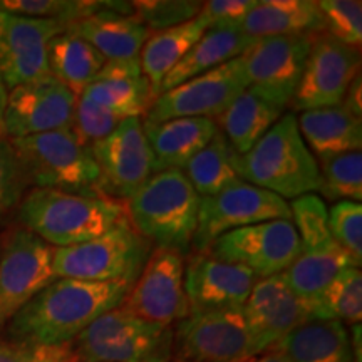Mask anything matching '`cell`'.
<instances>
[{"label": "cell", "instance_id": "cell-1", "mask_svg": "<svg viewBox=\"0 0 362 362\" xmlns=\"http://www.w3.org/2000/svg\"><path fill=\"white\" fill-rule=\"evenodd\" d=\"M131 284L56 279L8 322L13 341L29 346L71 344L94 320L117 309Z\"/></svg>", "mask_w": 362, "mask_h": 362}, {"label": "cell", "instance_id": "cell-2", "mask_svg": "<svg viewBox=\"0 0 362 362\" xmlns=\"http://www.w3.org/2000/svg\"><path fill=\"white\" fill-rule=\"evenodd\" d=\"M123 216L126 203L103 194L33 188L19 203L22 228L56 248L89 242Z\"/></svg>", "mask_w": 362, "mask_h": 362}, {"label": "cell", "instance_id": "cell-3", "mask_svg": "<svg viewBox=\"0 0 362 362\" xmlns=\"http://www.w3.org/2000/svg\"><path fill=\"white\" fill-rule=\"evenodd\" d=\"M202 197L180 170L158 171L126 203L136 230L158 248L192 250Z\"/></svg>", "mask_w": 362, "mask_h": 362}, {"label": "cell", "instance_id": "cell-4", "mask_svg": "<svg viewBox=\"0 0 362 362\" xmlns=\"http://www.w3.org/2000/svg\"><path fill=\"white\" fill-rule=\"evenodd\" d=\"M240 175L247 183L284 200L320 192L319 163L307 148L292 112L280 117L247 155L240 156Z\"/></svg>", "mask_w": 362, "mask_h": 362}, {"label": "cell", "instance_id": "cell-5", "mask_svg": "<svg viewBox=\"0 0 362 362\" xmlns=\"http://www.w3.org/2000/svg\"><path fill=\"white\" fill-rule=\"evenodd\" d=\"M71 347L76 362H171L175 330L117 307L94 320Z\"/></svg>", "mask_w": 362, "mask_h": 362}, {"label": "cell", "instance_id": "cell-6", "mask_svg": "<svg viewBox=\"0 0 362 362\" xmlns=\"http://www.w3.org/2000/svg\"><path fill=\"white\" fill-rule=\"evenodd\" d=\"M151 247L153 243L134 228L126 215L107 232L89 242L54 248L52 272L56 279L133 285L146 264Z\"/></svg>", "mask_w": 362, "mask_h": 362}, {"label": "cell", "instance_id": "cell-7", "mask_svg": "<svg viewBox=\"0 0 362 362\" xmlns=\"http://www.w3.org/2000/svg\"><path fill=\"white\" fill-rule=\"evenodd\" d=\"M19 160L25 183L35 188L98 194L99 168L90 149L71 128L8 139Z\"/></svg>", "mask_w": 362, "mask_h": 362}, {"label": "cell", "instance_id": "cell-8", "mask_svg": "<svg viewBox=\"0 0 362 362\" xmlns=\"http://www.w3.org/2000/svg\"><path fill=\"white\" fill-rule=\"evenodd\" d=\"M175 330V354L187 362H248L262 347L243 305L189 314Z\"/></svg>", "mask_w": 362, "mask_h": 362}, {"label": "cell", "instance_id": "cell-9", "mask_svg": "<svg viewBox=\"0 0 362 362\" xmlns=\"http://www.w3.org/2000/svg\"><path fill=\"white\" fill-rule=\"evenodd\" d=\"M247 89L245 66L240 56L161 93L144 115L143 124L153 126L178 117H206L216 121Z\"/></svg>", "mask_w": 362, "mask_h": 362}, {"label": "cell", "instance_id": "cell-10", "mask_svg": "<svg viewBox=\"0 0 362 362\" xmlns=\"http://www.w3.org/2000/svg\"><path fill=\"white\" fill-rule=\"evenodd\" d=\"M270 220H292L287 200L247 181H238L218 194L202 198L192 250L206 252L221 235Z\"/></svg>", "mask_w": 362, "mask_h": 362}, {"label": "cell", "instance_id": "cell-11", "mask_svg": "<svg viewBox=\"0 0 362 362\" xmlns=\"http://www.w3.org/2000/svg\"><path fill=\"white\" fill-rule=\"evenodd\" d=\"M54 247L29 230L12 228L0 247V327L56 280Z\"/></svg>", "mask_w": 362, "mask_h": 362}, {"label": "cell", "instance_id": "cell-12", "mask_svg": "<svg viewBox=\"0 0 362 362\" xmlns=\"http://www.w3.org/2000/svg\"><path fill=\"white\" fill-rule=\"evenodd\" d=\"M215 259L250 269L259 279L284 274L300 255L292 220H270L221 235L206 250Z\"/></svg>", "mask_w": 362, "mask_h": 362}, {"label": "cell", "instance_id": "cell-13", "mask_svg": "<svg viewBox=\"0 0 362 362\" xmlns=\"http://www.w3.org/2000/svg\"><path fill=\"white\" fill-rule=\"evenodd\" d=\"M129 314L163 325L189 315L185 293V259L168 248H153L141 274L119 305Z\"/></svg>", "mask_w": 362, "mask_h": 362}, {"label": "cell", "instance_id": "cell-14", "mask_svg": "<svg viewBox=\"0 0 362 362\" xmlns=\"http://www.w3.org/2000/svg\"><path fill=\"white\" fill-rule=\"evenodd\" d=\"M314 35L259 39L243 54L248 89L275 106L285 107L296 96Z\"/></svg>", "mask_w": 362, "mask_h": 362}, {"label": "cell", "instance_id": "cell-15", "mask_svg": "<svg viewBox=\"0 0 362 362\" xmlns=\"http://www.w3.org/2000/svg\"><path fill=\"white\" fill-rule=\"evenodd\" d=\"M99 168V192L103 197L129 198L155 175V161L143 121L128 117L112 133L90 148Z\"/></svg>", "mask_w": 362, "mask_h": 362}, {"label": "cell", "instance_id": "cell-16", "mask_svg": "<svg viewBox=\"0 0 362 362\" xmlns=\"http://www.w3.org/2000/svg\"><path fill=\"white\" fill-rule=\"evenodd\" d=\"M64 29L56 21L0 11V76L7 90L51 79L47 47Z\"/></svg>", "mask_w": 362, "mask_h": 362}, {"label": "cell", "instance_id": "cell-17", "mask_svg": "<svg viewBox=\"0 0 362 362\" xmlns=\"http://www.w3.org/2000/svg\"><path fill=\"white\" fill-rule=\"evenodd\" d=\"M359 67V49L339 42L325 33L314 35L304 74L291 104L300 112L341 106Z\"/></svg>", "mask_w": 362, "mask_h": 362}, {"label": "cell", "instance_id": "cell-18", "mask_svg": "<svg viewBox=\"0 0 362 362\" xmlns=\"http://www.w3.org/2000/svg\"><path fill=\"white\" fill-rule=\"evenodd\" d=\"M78 98L52 78L11 89L2 117V138H27L71 128Z\"/></svg>", "mask_w": 362, "mask_h": 362}, {"label": "cell", "instance_id": "cell-19", "mask_svg": "<svg viewBox=\"0 0 362 362\" xmlns=\"http://www.w3.org/2000/svg\"><path fill=\"white\" fill-rule=\"evenodd\" d=\"M257 280L247 267L218 260L208 252H193L185 264L189 314L245 305Z\"/></svg>", "mask_w": 362, "mask_h": 362}, {"label": "cell", "instance_id": "cell-20", "mask_svg": "<svg viewBox=\"0 0 362 362\" xmlns=\"http://www.w3.org/2000/svg\"><path fill=\"white\" fill-rule=\"evenodd\" d=\"M243 309L264 352L314 319L309 307L292 292L284 274L257 280Z\"/></svg>", "mask_w": 362, "mask_h": 362}, {"label": "cell", "instance_id": "cell-21", "mask_svg": "<svg viewBox=\"0 0 362 362\" xmlns=\"http://www.w3.org/2000/svg\"><path fill=\"white\" fill-rule=\"evenodd\" d=\"M83 96L123 119L144 116L155 101L139 61H107Z\"/></svg>", "mask_w": 362, "mask_h": 362}, {"label": "cell", "instance_id": "cell-22", "mask_svg": "<svg viewBox=\"0 0 362 362\" xmlns=\"http://www.w3.org/2000/svg\"><path fill=\"white\" fill-rule=\"evenodd\" d=\"M143 129L153 153L155 173L166 170L183 171L189 160L220 131L216 121L206 117H178L160 124H143Z\"/></svg>", "mask_w": 362, "mask_h": 362}, {"label": "cell", "instance_id": "cell-23", "mask_svg": "<svg viewBox=\"0 0 362 362\" xmlns=\"http://www.w3.org/2000/svg\"><path fill=\"white\" fill-rule=\"evenodd\" d=\"M93 45L106 61H139V54L149 37L148 29L134 16L115 11H99L67 25Z\"/></svg>", "mask_w": 362, "mask_h": 362}, {"label": "cell", "instance_id": "cell-24", "mask_svg": "<svg viewBox=\"0 0 362 362\" xmlns=\"http://www.w3.org/2000/svg\"><path fill=\"white\" fill-rule=\"evenodd\" d=\"M238 29L255 39L317 35L325 30L314 0H257Z\"/></svg>", "mask_w": 362, "mask_h": 362}, {"label": "cell", "instance_id": "cell-25", "mask_svg": "<svg viewBox=\"0 0 362 362\" xmlns=\"http://www.w3.org/2000/svg\"><path fill=\"white\" fill-rule=\"evenodd\" d=\"M257 40L259 39L243 34L238 27L208 29L203 34V37L193 45L192 51L181 59L175 66V69L163 79L158 96L197 78V76L205 74V72L232 61V59L243 56Z\"/></svg>", "mask_w": 362, "mask_h": 362}, {"label": "cell", "instance_id": "cell-26", "mask_svg": "<svg viewBox=\"0 0 362 362\" xmlns=\"http://www.w3.org/2000/svg\"><path fill=\"white\" fill-rule=\"evenodd\" d=\"M297 124L307 148L319 160L361 151L362 148L361 119L352 116L342 104L304 111L297 117Z\"/></svg>", "mask_w": 362, "mask_h": 362}, {"label": "cell", "instance_id": "cell-27", "mask_svg": "<svg viewBox=\"0 0 362 362\" xmlns=\"http://www.w3.org/2000/svg\"><path fill=\"white\" fill-rule=\"evenodd\" d=\"M272 349L292 362H356L349 330L339 320L312 319L280 339Z\"/></svg>", "mask_w": 362, "mask_h": 362}, {"label": "cell", "instance_id": "cell-28", "mask_svg": "<svg viewBox=\"0 0 362 362\" xmlns=\"http://www.w3.org/2000/svg\"><path fill=\"white\" fill-rule=\"evenodd\" d=\"M210 29L202 13L193 21L149 35L139 54V66L149 81L153 96H158L163 79L192 51V47Z\"/></svg>", "mask_w": 362, "mask_h": 362}, {"label": "cell", "instance_id": "cell-29", "mask_svg": "<svg viewBox=\"0 0 362 362\" xmlns=\"http://www.w3.org/2000/svg\"><path fill=\"white\" fill-rule=\"evenodd\" d=\"M347 267H361L342 247L332 245L317 250H304L297 260L284 272L292 292L314 310L330 282Z\"/></svg>", "mask_w": 362, "mask_h": 362}, {"label": "cell", "instance_id": "cell-30", "mask_svg": "<svg viewBox=\"0 0 362 362\" xmlns=\"http://www.w3.org/2000/svg\"><path fill=\"white\" fill-rule=\"evenodd\" d=\"M106 62L93 45L69 29H64L49 42L47 64L51 78L76 96H81L93 84Z\"/></svg>", "mask_w": 362, "mask_h": 362}, {"label": "cell", "instance_id": "cell-31", "mask_svg": "<svg viewBox=\"0 0 362 362\" xmlns=\"http://www.w3.org/2000/svg\"><path fill=\"white\" fill-rule=\"evenodd\" d=\"M284 110L250 89L242 93L218 117L216 124L240 156L247 155L264 134L282 117Z\"/></svg>", "mask_w": 362, "mask_h": 362}, {"label": "cell", "instance_id": "cell-32", "mask_svg": "<svg viewBox=\"0 0 362 362\" xmlns=\"http://www.w3.org/2000/svg\"><path fill=\"white\" fill-rule=\"evenodd\" d=\"M183 173L202 198L214 197L243 181L240 175V155L221 131L189 160Z\"/></svg>", "mask_w": 362, "mask_h": 362}, {"label": "cell", "instance_id": "cell-33", "mask_svg": "<svg viewBox=\"0 0 362 362\" xmlns=\"http://www.w3.org/2000/svg\"><path fill=\"white\" fill-rule=\"evenodd\" d=\"M314 319L361 324L362 274L359 267H347L330 282L315 307Z\"/></svg>", "mask_w": 362, "mask_h": 362}, {"label": "cell", "instance_id": "cell-34", "mask_svg": "<svg viewBox=\"0 0 362 362\" xmlns=\"http://www.w3.org/2000/svg\"><path fill=\"white\" fill-rule=\"evenodd\" d=\"M320 192L329 200H362V155L344 153L320 160Z\"/></svg>", "mask_w": 362, "mask_h": 362}, {"label": "cell", "instance_id": "cell-35", "mask_svg": "<svg viewBox=\"0 0 362 362\" xmlns=\"http://www.w3.org/2000/svg\"><path fill=\"white\" fill-rule=\"evenodd\" d=\"M288 205H291L292 223L300 240V252L337 245L329 228L327 205L319 194H304L292 200Z\"/></svg>", "mask_w": 362, "mask_h": 362}, {"label": "cell", "instance_id": "cell-36", "mask_svg": "<svg viewBox=\"0 0 362 362\" xmlns=\"http://www.w3.org/2000/svg\"><path fill=\"white\" fill-rule=\"evenodd\" d=\"M202 4L193 0H138L131 2V6L134 17L146 27L148 33H161L193 21L200 13Z\"/></svg>", "mask_w": 362, "mask_h": 362}, {"label": "cell", "instance_id": "cell-37", "mask_svg": "<svg viewBox=\"0 0 362 362\" xmlns=\"http://www.w3.org/2000/svg\"><path fill=\"white\" fill-rule=\"evenodd\" d=\"M324 19V33L339 42L359 49L362 42V4L359 0L317 2Z\"/></svg>", "mask_w": 362, "mask_h": 362}, {"label": "cell", "instance_id": "cell-38", "mask_svg": "<svg viewBox=\"0 0 362 362\" xmlns=\"http://www.w3.org/2000/svg\"><path fill=\"white\" fill-rule=\"evenodd\" d=\"M121 121H123V117L104 110L81 94L78 103H76L71 129L79 139V143L84 148L90 149L94 144L107 138L121 124Z\"/></svg>", "mask_w": 362, "mask_h": 362}, {"label": "cell", "instance_id": "cell-39", "mask_svg": "<svg viewBox=\"0 0 362 362\" xmlns=\"http://www.w3.org/2000/svg\"><path fill=\"white\" fill-rule=\"evenodd\" d=\"M329 228L337 245L361 265L362 260V206L357 202L342 200L330 208Z\"/></svg>", "mask_w": 362, "mask_h": 362}, {"label": "cell", "instance_id": "cell-40", "mask_svg": "<svg viewBox=\"0 0 362 362\" xmlns=\"http://www.w3.org/2000/svg\"><path fill=\"white\" fill-rule=\"evenodd\" d=\"M25 185L11 141L7 138H0V216L21 202Z\"/></svg>", "mask_w": 362, "mask_h": 362}, {"label": "cell", "instance_id": "cell-41", "mask_svg": "<svg viewBox=\"0 0 362 362\" xmlns=\"http://www.w3.org/2000/svg\"><path fill=\"white\" fill-rule=\"evenodd\" d=\"M257 0H210L202 4L200 13L210 29L215 27H240Z\"/></svg>", "mask_w": 362, "mask_h": 362}, {"label": "cell", "instance_id": "cell-42", "mask_svg": "<svg viewBox=\"0 0 362 362\" xmlns=\"http://www.w3.org/2000/svg\"><path fill=\"white\" fill-rule=\"evenodd\" d=\"M27 362H76L71 344L61 346H34Z\"/></svg>", "mask_w": 362, "mask_h": 362}, {"label": "cell", "instance_id": "cell-43", "mask_svg": "<svg viewBox=\"0 0 362 362\" xmlns=\"http://www.w3.org/2000/svg\"><path fill=\"white\" fill-rule=\"evenodd\" d=\"M33 347L13 339L8 341L0 337V362H27L33 354Z\"/></svg>", "mask_w": 362, "mask_h": 362}, {"label": "cell", "instance_id": "cell-44", "mask_svg": "<svg viewBox=\"0 0 362 362\" xmlns=\"http://www.w3.org/2000/svg\"><path fill=\"white\" fill-rule=\"evenodd\" d=\"M362 83H361V72L352 79V83L349 84V88L346 90V96H344V104L342 106L346 107L347 111L351 112L352 116H356L357 119L362 117Z\"/></svg>", "mask_w": 362, "mask_h": 362}, {"label": "cell", "instance_id": "cell-45", "mask_svg": "<svg viewBox=\"0 0 362 362\" xmlns=\"http://www.w3.org/2000/svg\"><path fill=\"white\" fill-rule=\"evenodd\" d=\"M248 362H292V361L288 359L285 354H282V352H279L275 349H269V351L262 352V354H259L257 357H253V359H250Z\"/></svg>", "mask_w": 362, "mask_h": 362}, {"label": "cell", "instance_id": "cell-46", "mask_svg": "<svg viewBox=\"0 0 362 362\" xmlns=\"http://www.w3.org/2000/svg\"><path fill=\"white\" fill-rule=\"evenodd\" d=\"M7 94L8 90L6 88V83H4L2 76H0V138H2V117H4V111H6Z\"/></svg>", "mask_w": 362, "mask_h": 362}, {"label": "cell", "instance_id": "cell-47", "mask_svg": "<svg viewBox=\"0 0 362 362\" xmlns=\"http://www.w3.org/2000/svg\"><path fill=\"white\" fill-rule=\"evenodd\" d=\"M171 362H173V361H171ZM175 362H187V361H180V359H178V361H175Z\"/></svg>", "mask_w": 362, "mask_h": 362}]
</instances>
